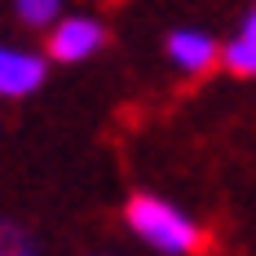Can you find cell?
<instances>
[{
    "mask_svg": "<svg viewBox=\"0 0 256 256\" xmlns=\"http://www.w3.org/2000/svg\"><path fill=\"white\" fill-rule=\"evenodd\" d=\"M164 49H168V62H172L177 71H190V76L208 71V66L221 58V44H216L208 31H199V26H177Z\"/></svg>",
    "mask_w": 256,
    "mask_h": 256,
    "instance_id": "277c9868",
    "label": "cell"
},
{
    "mask_svg": "<svg viewBox=\"0 0 256 256\" xmlns=\"http://www.w3.org/2000/svg\"><path fill=\"white\" fill-rule=\"evenodd\" d=\"M18 18L26 26H53L62 18V0H18Z\"/></svg>",
    "mask_w": 256,
    "mask_h": 256,
    "instance_id": "8992f818",
    "label": "cell"
},
{
    "mask_svg": "<svg viewBox=\"0 0 256 256\" xmlns=\"http://www.w3.org/2000/svg\"><path fill=\"white\" fill-rule=\"evenodd\" d=\"M44 84V58L31 49L0 44V98H26Z\"/></svg>",
    "mask_w": 256,
    "mask_h": 256,
    "instance_id": "3957f363",
    "label": "cell"
},
{
    "mask_svg": "<svg viewBox=\"0 0 256 256\" xmlns=\"http://www.w3.org/2000/svg\"><path fill=\"white\" fill-rule=\"evenodd\" d=\"M221 62L230 66L234 76H256V40H248V36L238 31L230 44L221 49Z\"/></svg>",
    "mask_w": 256,
    "mask_h": 256,
    "instance_id": "5b68a950",
    "label": "cell"
},
{
    "mask_svg": "<svg viewBox=\"0 0 256 256\" xmlns=\"http://www.w3.org/2000/svg\"><path fill=\"white\" fill-rule=\"evenodd\" d=\"M0 256H36V243L26 238V230L18 221L0 216Z\"/></svg>",
    "mask_w": 256,
    "mask_h": 256,
    "instance_id": "52a82bcc",
    "label": "cell"
},
{
    "mask_svg": "<svg viewBox=\"0 0 256 256\" xmlns=\"http://www.w3.org/2000/svg\"><path fill=\"white\" fill-rule=\"evenodd\" d=\"M124 221L142 243H150L154 252H164V256H186L199 248V226L177 204H168L159 194H132Z\"/></svg>",
    "mask_w": 256,
    "mask_h": 256,
    "instance_id": "6da1fadb",
    "label": "cell"
},
{
    "mask_svg": "<svg viewBox=\"0 0 256 256\" xmlns=\"http://www.w3.org/2000/svg\"><path fill=\"white\" fill-rule=\"evenodd\" d=\"M102 44H106V26L98 18L71 14V18H58L49 26V58L53 62H84Z\"/></svg>",
    "mask_w": 256,
    "mask_h": 256,
    "instance_id": "7a4b0ae2",
    "label": "cell"
},
{
    "mask_svg": "<svg viewBox=\"0 0 256 256\" xmlns=\"http://www.w3.org/2000/svg\"><path fill=\"white\" fill-rule=\"evenodd\" d=\"M243 36H248V40H256V4L248 9V18H243Z\"/></svg>",
    "mask_w": 256,
    "mask_h": 256,
    "instance_id": "ba28073f",
    "label": "cell"
}]
</instances>
